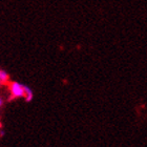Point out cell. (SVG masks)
I'll return each instance as SVG.
<instances>
[{
  "label": "cell",
  "instance_id": "6da1fadb",
  "mask_svg": "<svg viewBox=\"0 0 147 147\" xmlns=\"http://www.w3.org/2000/svg\"><path fill=\"white\" fill-rule=\"evenodd\" d=\"M9 95L13 99L24 98V85L16 81H12L9 84Z\"/></svg>",
  "mask_w": 147,
  "mask_h": 147
},
{
  "label": "cell",
  "instance_id": "7a4b0ae2",
  "mask_svg": "<svg viewBox=\"0 0 147 147\" xmlns=\"http://www.w3.org/2000/svg\"><path fill=\"white\" fill-rule=\"evenodd\" d=\"M34 98V92H33V89L28 85H24V100L26 102H30L33 100Z\"/></svg>",
  "mask_w": 147,
  "mask_h": 147
},
{
  "label": "cell",
  "instance_id": "3957f363",
  "mask_svg": "<svg viewBox=\"0 0 147 147\" xmlns=\"http://www.w3.org/2000/svg\"><path fill=\"white\" fill-rule=\"evenodd\" d=\"M0 80L2 81L3 84H6V83L9 82V74L6 73L5 71H3V69H0Z\"/></svg>",
  "mask_w": 147,
  "mask_h": 147
},
{
  "label": "cell",
  "instance_id": "277c9868",
  "mask_svg": "<svg viewBox=\"0 0 147 147\" xmlns=\"http://www.w3.org/2000/svg\"><path fill=\"white\" fill-rule=\"evenodd\" d=\"M3 104H4V99L0 96V109H1V107L3 106Z\"/></svg>",
  "mask_w": 147,
  "mask_h": 147
},
{
  "label": "cell",
  "instance_id": "5b68a950",
  "mask_svg": "<svg viewBox=\"0 0 147 147\" xmlns=\"http://www.w3.org/2000/svg\"><path fill=\"white\" fill-rule=\"evenodd\" d=\"M2 84H3V83H2V81H1V80H0V86L2 85Z\"/></svg>",
  "mask_w": 147,
  "mask_h": 147
},
{
  "label": "cell",
  "instance_id": "8992f818",
  "mask_svg": "<svg viewBox=\"0 0 147 147\" xmlns=\"http://www.w3.org/2000/svg\"><path fill=\"white\" fill-rule=\"evenodd\" d=\"M1 127H2V125H1V122H0V130H1Z\"/></svg>",
  "mask_w": 147,
  "mask_h": 147
}]
</instances>
